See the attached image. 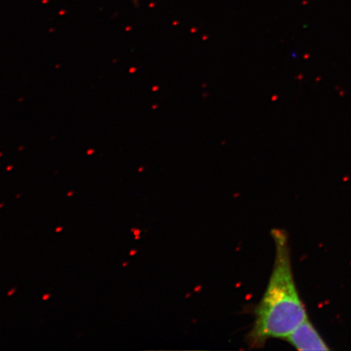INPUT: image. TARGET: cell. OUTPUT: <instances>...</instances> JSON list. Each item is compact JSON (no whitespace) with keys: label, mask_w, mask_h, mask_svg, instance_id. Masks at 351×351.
I'll return each mask as SVG.
<instances>
[{"label":"cell","mask_w":351,"mask_h":351,"mask_svg":"<svg viewBox=\"0 0 351 351\" xmlns=\"http://www.w3.org/2000/svg\"><path fill=\"white\" fill-rule=\"evenodd\" d=\"M271 236L275 244L274 269L266 291L254 309V322L247 337L253 349L263 348L270 339H284L308 318L293 278L287 232L274 229Z\"/></svg>","instance_id":"1"},{"label":"cell","mask_w":351,"mask_h":351,"mask_svg":"<svg viewBox=\"0 0 351 351\" xmlns=\"http://www.w3.org/2000/svg\"><path fill=\"white\" fill-rule=\"evenodd\" d=\"M284 339L298 350H330L308 318L293 329Z\"/></svg>","instance_id":"2"},{"label":"cell","mask_w":351,"mask_h":351,"mask_svg":"<svg viewBox=\"0 0 351 351\" xmlns=\"http://www.w3.org/2000/svg\"><path fill=\"white\" fill-rule=\"evenodd\" d=\"M51 297V295H49V293H46V295H44L43 297V300L44 301H46L48 300V298H49Z\"/></svg>","instance_id":"3"},{"label":"cell","mask_w":351,"mask_h":351,"mask_svg":"<svg viewBox=\"0 0 351 351\" xmlns=\"http://www.w3.org/2000/svg\"><path fill=\"white\" fill-rule=\"evenodd\" d=\"M16 289H12L10 292L8 293V296H12L15 293Z\"/></svg>","instance_id":"4"},{"label":"cell","mask_w":351,"mask_h":351,"mask_svg":"<svg viewBox=\"0 0 351 351\" xmlns=\"http://www.w3.org/2000/svg\"><path fill=\"white\" fill-rule=\"evenodd\" d=\"M63 230V228H62V227H58V228H57V229L56 230V232H60V231H61V230Z\"/></svg>","instance_id":"5"},{"label":"cell","mask_w":351,"mask_h":351,"mask_svg":"<svg viewBox=\"0 0 351 351\" xmlns=\"http://www.w3.org/2000/svg\"><path fill=\"white\" fill-rule=\"evenodd\" d=\"M72 195H73V192L72 193H69L68 196H72Z\"/></svg>","instance_id":"6"},{"label":"cell","mask_w":351,"mask_h":351,"mask_svg":"<svg viewBox=\"0 0 351 351\" xmlns=\"http://www.w3.org/2000/svg\"><path fill=\"white\" fill-rule=\"evenodd\" d=\"M3 204H0V208H2V207H3Z\"/></svg>","instance_id":"7"}]
</instances>
